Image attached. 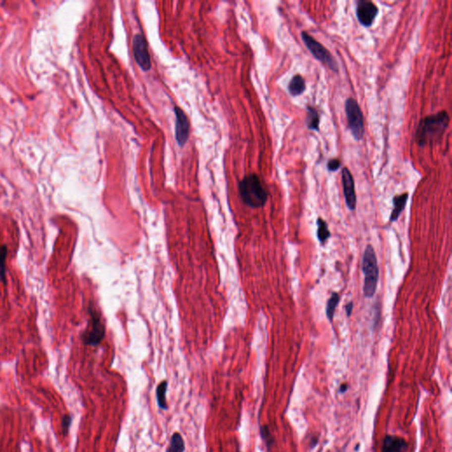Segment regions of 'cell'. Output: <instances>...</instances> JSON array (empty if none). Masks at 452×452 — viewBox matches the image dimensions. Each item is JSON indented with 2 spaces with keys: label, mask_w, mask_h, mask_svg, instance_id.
Instances as JSON below:
<instances>
[{
  "label": "cell",
  "mask_w": 452,
  "mask_h": 452,
  "mask_svg": "<svg viewBox=\"0 0 452 452\" xmlns=\"http://www.w3.org/2000/svg\"><path fill=\"white\" fill-rule=\"evenodd\" d=\"M346 390H347V385L346 384H343L340 388V392H344Z\"/></svg>",
  "instance_id": "obj_24"
},
{
  "label": "cell",
  "mask_w": 452,
  "mask_h": 452,
  "mask_svg": "<svg viewBox=\"0 0 452 452\" xmlns=\"http://www.w3.org/2000/svg\"><path fill=\"white\" fill-rule=\"evenodd\" d=\"M307 110V128L312 131L319 132L320 116L319 113L312 106H308Z\"/></svg>",
  "instance_id": "obj_14"
},
{
  "label": "cell",
  "mask_w": 452,
  "mask_h": 452,
  "mask_svg": "<svg viewBox=\"0 0 452 452\" xmlns=\"http://www.w3.org/2000/svg\"><path fill=\"white\" fill-rule=\"evenodd\" d=\"M342 183H343V194H344L346 206L348 207L349 210H354L356 209V204H357L354 179L351 175V171L346 167H344L342 170Z\"/></svg>",
  "instance_id": "obj_9"
},
{
  "label": "cell",
  "mask_w": 452,
  "mask_h": 452,
  "mask_svg": "<svg viewBox=\"0 0 452 452\" xmlns=\"http://www.w3.org/2000/svg\"><path fill=\"white\" fill-rule=\"evenodd\" d=\"M341 166V161L338 158H333L328 162L327 168L330 171H337Z\"/></svg>",
  "instance_id": "obj_20"
},
{
  "label": "cell",
  "mask_w": 452,
  "mask_h": 452,
  "mask_svg": "<svg viewBox=\"0 0 452 452\" xmlns=\"http://www.w3.org/2000/svg\"><path fill=\"white\" fill-rule=\"evenodd\" d=\"M71 423H72V417L70 415H65L63 418V421H62V429H63V434L65 436L68 434L69 428H70Z\"/></svg>",
  "instance_id": "obj_21"
},
{
  "label": "cell",
  "mask_w": 452,
  "mask_h": 452,
  "mask_svg": "<svg viewBox=\"0 0 452 452\" xmlns=\"http://www.w3.org/2000/svg\"><path fill=\"white\" fill-rule=\"evenodd\" d=\"M174 111L176 116L175 137L178 145L184 146L189 137V120L183 110L175 107Z\"/></svg>",
  "instance_id": "obj_10"
},
{
  "label": "cell",
  "mask_w": 452,
  "mask_h": 452,
  "mask_svg": "<svg viewBox=\"0 0 452 452\" xmlns=\"http://www.w3.org/2000/svg\"><path fill=\"white\" fill-rule=\"evenodd\" d=\"M379 9L371 1L359 0L356 6V16L359 23L365 28H370L374 24Z\"/></svg>",
  "instance_id": "obj_7"
},
{
  "label": "cell",
  "mask_w": 452,
  "mask_h": 452,
  "mask_svg": "<svg viewBox=\"0 0 452 452\" xmlns=\"http://www.w3.org/2000/svg\"><path fill=\"white\" fill-rule=\"evenodd\" d=\"M167 387H168V382L167 381H163L161 384H158V388H157V392H156L158 406L162 410H167L168 409L167 400H166Z\"/></svg>",
  "instance_id": "obj_15"
},
{
  "label": "cell",
  "mask_w": 452,
  "mask_h": 452,
  "mask_svg": "<svg viewBox=\"0 0 452 452\" xmlns=\"http://www.w3.org/2000/svg\"><path fill=\"white\" fill-rule=\"evenodd\" d=\"M408 444L404 438L396 436H387L383 443L382 452H405Z\"/></svg>",
  "instance_id": "obj_11"
},
{
  "label": "cell",
  "mask_w": 452,
  "mask_h": 452,
  "mask_svg": "<svg viewBox=\"0 0 452 452\" xmlns=\"http://www.w3.org/2000/svg\"><path fill=\"white\" fill-rule=\"evenodd\" d=\"M185 442L183 440V437L179 433H174L168 449L166 450V452H185Z\"/></svg>",
  "instance_id": "obj_16"
},
{
  "label": "cell",
  "mask_w": 452,
  "mask_h": 452,
  "mask_svg": "<svg viewBox=\"0 0 452 452\" xmlns=\"http://www.w3.org/2000/svg\"><path fill=\"white\" fill-rule=\"evenodd\" d=\"M339 299H340V297H339V293L332 292L331 298L328 300L327 306H326V315L331 323H332V321L334 319L336 308L339 305Z\"/></svg>",
  "instance_id": "obj_17"
},
{
  "label": "cell",
  "mask_w": 452,
  "mask_h": 452,
  "mask_svg": "<svg viewBox=\"0 0 452 452\" xmlns=\"http://www.w3.org/2000/svg\"><path fill=\"white\" fill-rule=\"evenodd\" d=\"M133 51L138 65L142 70L149 71L151 68V61L145 38L141 34H138L133 37Z\"/></svg>",
  "instance_id": "obj_8"
},
{
  "label": "cell",
  "mask_w": 452,
  "mask_h": 452,
  "mask_svg": "<svg viewBox=\"0 0 452 452\" xmlns=\"http://www.w3.org/2000/svg\"><path fill=\"white\" fill-rule=\"evenodd\" d=\"M362 271L364 277V295L366 298H372L376 293L379 280V267L376 252L371 245H367L362 259Z\"/></svg>",
  "instance_id": "obj_3"
},
{
  "label": "cell",
  "mask_w": 452,
  "mask_h": 452,
  "mask_svg": "<svg viewBox=\"0 0 452 452\" xmlns=\"http://www.w3.org/2000/svg\"><path fill=\"white\" fill-rule=\"evenodd\" d=\"M449 123L450 116L446 111L424 117L416 129V143L420 147L436 144L444 135Z\"/></svg>",
  "instance_id": "obj_1"
},
{
  "label": "cell",
  "mask_w": 452,
  "mask_h": 452,
  "mask_svg": "<svg viewBox=\"0 0 452 452\" xmlns=\"http://www.w3.org/2000/svg\"><path fill=\"white\" fill-rule=\"evenodd\" d=\"M345 114L347 117L348 127L356 141L363 139L365 133L363 113L358 102L353 98H349L344 105Z\"/></svg>",
  "instance_id": "obj_5"
},
{
  "label": "cell",
  "mask_w": 452,
  "mask_h": 452,
  "mask_svg": "<svg viewBox=\"0 0 452 452\" xmlns=\"http://www.w3.org/2000/svg\"><path fill=\"white\" fill-rule=\"evenodd\" d=\"M261 434H262V436H263V439L266 442L267 445H268V446H271V441H272V439H271V433L267 429L266 427L262 428V429H261Z\"/></svg>",
  "instance_id": "obj_22"
},
{
  "label": "cell",
  "mask_w": 452,
  "mask_h": 452,
  "mask_svg": "<svg viewBox=\"0 0 452 452\" xmlns=\"http://www.w3.org/2000/svg\"><path fill=\"white\" fill-rule=\"evenodd\" d=\"M331 231L329 230L327 223L323 220V218H319L317 219V238L321 243L327 241L331 238Z\"/></svg>",
  "instance_id": "obj_18"
},
{
  "label": "cell",
  "mask_w": 452,
  "mask_h": 452,
  "mask_svg": "<svg viewBox=\"0 0 452 452\" xmlns=\"http://www.w3.org/2000/svg\"><path fill=\"white\" fill-rule=\"evenodd\" d=\"M7 256V247L5 245L0 246V280L6 283V268L5 261Z\"/></svg>",
  "instance_id": "obj_19"
},
{
  "label": "cell",
  "mask_w": 452,
  "mask_h": 452,
  "mask_svg": "<svg viewBox=\"0 0 452 452\" xmlns=\"http://www.w3.org/2000/svg\"><path fill=\"white\" fill-rule=\"evenodd\" d=\"M409 194L408 193L400 194V195H396L393 198V210H392V215L390 218V222H395L400 217L401 213L405 208V205L407 203Z\"/></svg>",
  "instance_id": "obj_12"
},
{
  "label": "cell",
  "mask_w": 452,
  "mask_h": 452,
  "mask_svg": "<svg viewBox=\"0 0 452 452\" xmlns=\"http://www.w3.org/2000/svg\"><path fill=\"white\" fill-rule=\"evenodd\" d=\"M288 90L292 97H299L302 95L306 90V81L304 78L300 74H296L292 77L288 85Z\"/></svg>",
  "instance_id": "obj_13"
},
{
  "label": "cell",
  "mask_w": 452,
  "mask_h": 452,
  "mask_svg": "<svg viewBox=\"0 0 452 452\" xmlns=\"http://www.w3.org/2000/svg\"><path fill=\"white\" fill-rule=\"evenodd\" d=\"M301 38L304 45H306L308 51L317 60L322 62L323 65H326L331 71H333L335 73L339 72V65L337 61L334 56H332L331 52L325 46H323L321 43L315 40L314 37H311L309 34L305 31L301 32Z\"/></svg>",
  "instance_id": "obj_4"
},
{
  "label": "cell",
  "mask_w": 452,
  "mask_h": 452,
  "mask_svg": "<svg viewBox=\"0 0 452 452\" xmlns=\"http://www.w3.org/2000/svg\"><path fill=\"white\" fill-rule=\"evenodd\" d=\"M89 310L91 317V327L83 335V342L87 345L96 346L105 338V328L99 313L91 307Z\"/></svg>",
  "instance_id": "obj_6"
},
{
  "label": "cell",
  "mask_w": 452,
  "mask_h": 452,
  "mask_svg": "<svg viewBox=\"0 0 452 452\" xmlns=\"http://www.w3.org/2000/svg\"><path fill=\"white\" fill-rule=\"evenodd\" d=\"M238 190L243 202L253 209L262 208L268 200V193L256 174H249L243 178Z\"/></svg>",
  "instance_id": "obj_2"
},
{
  "label": "cell",
  "mask_w": 452,
  "mask_h": 452,
  "mask_svg": "<svg viewBox=\"0 0 452 452\" xmlns=\"http://www.w3.org/2000/svg\"><path fill=\"white\" fill-rule=\"evenodd\" d=\"M352 310H353V302L351 301V302L346 304V306H345V313H346V315H347L348 317L351 316Z\"/></svg>",
  "instance_id": "obj_23"
}]
</instances>
